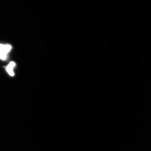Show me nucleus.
<instances>
[{"mask_svg":"<svg viewBox=\"0 0 151 151\" xmlns=\"http://www.w3.org/2000/svg\"><path fill=\"white\" fill-rule=\"evenodd\" d=\"M12 48L10 45L0 44V59L2 60H6Z\"/></svg>","mask_w":151,"mask_h":151,"instance_id":"obj_1","label":"nucleus"},{"mask_svg":"<svg viewBox=\"0 0 151 151\" xmlns=\"http://www.w3.org/2000/svg\"><path fill=\"white\" fill-rule=\"evenodd\" d=\"M16 66V63L14 62H11L6 68V71L11 76H14V69Z\"/></svg>","mask_w":151,"mask_h":151,"instance_id":"obj_2","label":"nucleus"}]
</instances>
